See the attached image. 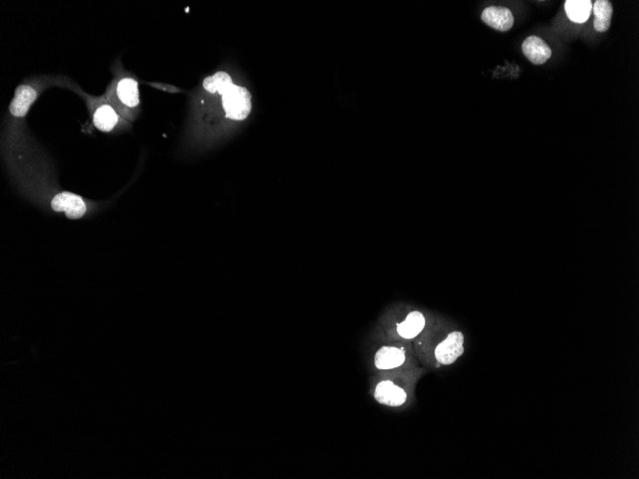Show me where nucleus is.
Masks as SVG:
<instances>
[{
	"mask_svg": "<svg viewBox=\"0 0 639 479\" xmlns=\"http://www.w3.org/2000/svg\"><path fill=\"white\" fill-rule=\"evenodd\" d=\"M222 105L226 116L235 121L247 119L252 109L251 94L247 88L233 85L222 95Z\"/></svg>",
	"mask_w": 639,
	"mask_h": 479,
	"instance_id": "1",
	"label": "nucleus"
},
{
	"mask_svg": "<svg viewBox=\"0 0 639 479\" xmlns=\"http://www.w3.org/2000/svg\"><path fill=\"white\" fill-rule=\"evenodd\" d=\"M51 207L56 213L63 212L70 220H78L87 213V205L83 199L68 191L59 193L52 199Z\"/></svg>",
	"mask_w": 639,
	"mask_h": 479,
	"instance_id": "3",
	"label": "nucleus"
},
{
	"mask_svg": "<svg viewBox=\"0 0 639 479\" xmlns=\"http://www.w3.org/2000/svg\"><path fill=\"white\" fill-rule=\"evenodd\" d=\"M464 336L459 331L449 334L446 340L437 346L434 355L437 362L449 365L456 362L464 352Z\"/></svg>",
	"mask_w": 639,
	"mask_h": 479,
	"instance_id": "2",
	"label": "nucleus"
},
{
	"mask_svg": "<svg viewBox=\"0 0 639 479\" xmlns=\"http://www.w3.org/2000/svg\"><path fill=\"white\" fill-rule=\"evenodd\" d=\"M117 94L123 104L135 107L139 104L138 83L134 78H125L117 85Z\"/></svg>",
	"mask_w": 639,
	"mask_h": 479,
	"instance_id": "11",
	"label": "nucleus"
},
{
	"mask_svg": "<svg viewBox=\"0 0 639 479\" xmlns=\"http://www.w3.org/2000/svg\"><path fill=\"white\" fill-rule=\"evenodd\" d=\"M405 351L392 346H383L376 352L375 363L379 370H392L405 362Z\"/></svg>",
	"mask_w": 639,
	"mask_h": 479,
	"instance_id": "8",
	"label": "nucleus"
},
{
	"mask_svg": "<svg viewBox=\"0 0 639 479\" xmlns=\"http://www.w3.org/2000/svg\"><path fill=\"white\" fill-rule=\"evenodd\" d=\"M425 319L420 312L415 311L408 315L406 321L398 324L397 332L401 337L412 339L424 328Z\"/></svg>",
	"mask_w": 639,
	"mask_h": 479,
	"instance_id": "12",
	"label": "nucleus"
},
{
	"mask_svg": "<svg viewBox=\"0 0 639 479\" xmlns=\"http://www.w3.org/2000/svg\"><path fill=\"white\" fill-rule=\"evenodd\" d=\"M522 50L523 55L535 65H545L552 55V49L544 39L538 36H530L525 39Z\"/></svg>",
	"mask_w": 639,
	"mask_h": 479,
	"instance_id": "5",
	"label": "nucleus"
},
{
	"mask_svg": "<svg viewBox=\"0 0 639 479\" xmlns=\"http://www.w3.org/2000/svg\"><path fill=\"white\" fill-rule=\"evenodd\" d=\"M375 398L376 401L386 406L399 407L406 401L407 394L390 381H383L376 387Z\"/></svg>",
	"mask_w": 639,
	"mask_h": 479,
	"instance_id": "6",
	"label": "nucleus"
},
{
	"mask_svg": "<svg viewBox=\"0 0 639 479\" xmlns=\"http://www.w3.org/2000/svg\"><path fill=\"white\" fill-rule=\"evenodd\" d=\"M565 11L570 21L575 23H584L591 17L592 2L591 0H567Z\"/></svg>",
	"mask_w": 639,
	"mask_h": 479,
	"instance_id": "10",
	"label": "nucleus"
},
{
	"mask_svg": "<svg viewBox=\"0 0 639 479\" xmlns=\"http://www.w3.org/2000/svg\"><path fill=\"white\" fill-rule=\"evenodd\" d=\"M592 12L594 14V29L599 33L608 31L614 12L611 2L608 0H597L596 3L592 4Z\"/></svg>",
	"mask_w": 639,
	"mask_h": 479,
	"instance_id": "9",
	"label": "nucleus"
},
{
	"mask_svg": "<svg viewBox=\"0 0 639 479\" xmlns=\"http://www.w3.org/2000/svg\"><path fill=\"white\" fill-rule=\"evenodd\" d=\"M233 85L232 78L225 72H218L203 81V87L213 94L218 92L224 95Z\"/></svg>",
	"mask_w": 639,
	"mask_h": 479,
	"instance_id": "14",
	"label": "nucleus"
},
{
	"mask_svg": "<svg viewBox=\"0 0 639 479\" xmlns=\"http://www.w3.org/2000/svg\"><path fill=\"white\" fill-rule=\"evenodd\" d=\"M93 122H94L95 127L101 131L109 132L117 125L118 116L110 105H101L94 113Z\"/></svg>",
	"mask_w": 639,
	"mask_h": 479,
	"instance_id": "13",
	"label": "nucleus"
},
{
	"mask_svg": "<svg viewBox=\"0 0 639 479\" xmlns=\"http://www.w3.org/2000/svg\"><path fill=\"white\" fill-rule=\"evenodd\" d=\"M38 93L29 85H21L16 91V95L11 105L10 112L16 118H23L28 112L29 108L35 102Z\"/></svg>",
	"mask_w": 639,
	"mask_h": 479,
	"instance_id": "7",
	"label": "nucleus"
},
{
	"mask_svg": "<svg viewBox=\"0 0 639 479\" xmlns=\"http://www.w3.org/2000/svg\"><path fill=\"white\" fill-rule=\"evenodd\" d=\"M484 23L500 32H507L514 25V17L510 9L503 6H490L481 14Z\"/></svg>",
	"mask_w": 639,
	"mask_h": 479,
	"instance_id": "4",
	"label": "nucleus"
}]
</instances>
